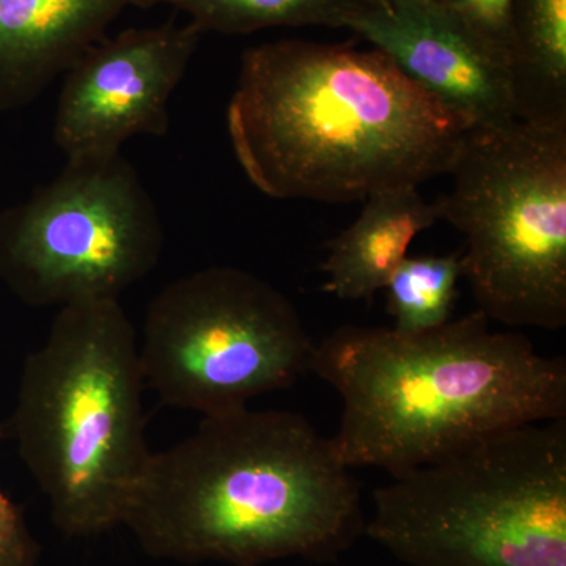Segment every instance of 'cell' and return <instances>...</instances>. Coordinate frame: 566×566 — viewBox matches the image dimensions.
Wrapping results in <instances>:
<instances>
[{"mask_svg": "<svg viewBox=\"0 0 566 566\" xmlns=\"http://www.w3.org/2000/svg\"><path fill=\"white\" fill-rule=\"evenodd\" d=\"M374 506L365 534L409 566H566V419L475 439Z\"/></svg>", "mask_w": 566, "mask_h": 566, "instance_id": "obj_5", "label": "cell"}, {"mask_svg": "<svg viewBox=\"0 0 566 566\" xmlns=\"http://www.w3.org/2000/svg\"><path fill=\"white\" fill-rule=\"evenodd\" d=\"M357 0H134L133 7L169 6L189 14L203 32L245 35L271 28H342Z\"/></svg>", "mask_w": 566, "mask_h": 566, "instance_id": "obj_14", "label": "cell"}, {"mask_svg": "<svg viewBox=\"0 0 566 566\" xmlns=\"http://www.w3.org/2000/svg\"><path fill=\"white\" fill-rule=\"evenodd\" d=\"M227 129L264 196L329 203L449 174L469 132L375 48L305 40L244 52Z\"/></svg>", "mask_w": 566, "mask_h": 566, "instance_id": "obj_1", "label": "cell"}, {"mask_svg": "<svg viewBox=\"0 0 566 566\" xmlns=\"http://www.w3.org/2000/svg\"><path fill=\"white\" fill-rule=\"evenodd\" d=\"M461 279V253L408 256L385 286L394 329L417 334L450 322Z\"/></svg>", "mask_w": 566, "mask_h": 566, "instance_id": "obj_15", "label": "cell"}, {"mask_svg": "<svg viewBox=\"0 0 566 566\" xmlns=\"http://www.w3.org/2000/svg\"><path fill=\"white\" fill-rule=\"evenodd\" d=\"M315 344L271 283L211 266L167 285L148 307L142 375L164 405L203 417L249 408L311 370Z\"/></svg>", "mask_w": 566, "mask_h": 566, "instance_id": "obj_7", "label": "cell"}, {"mask_svg": "<svg viewBox=\"0 0 566 566\" xmlns=\"http://www.w3.org/2000/svg\"><path fill=\"white\" fill-rule=\"evenodd\" d=\"M196 22L129 29L102 39L66 71L54 142L66 161L111 158L139 134L169 132V102L191 63Z\"/></svg>", "mask_w": 566, "mask_h": 566, "instance_id": "obj_9", "label": "cell"}, {"mask_svg": "<svg viewBox=\"0 0 566 566\" xmlns=\"http://www.w3.org/2000/svg\"><path fill=\"white\" fill-rule=\"evenodd\" d=\"M349 469L333 438L296 412L203 417L151 453L123 526L148 556L181 564L334 562L367 523Z\"/></svg>", "mask_w": 566, "mask_h": 566, "instance_id": "obj_2", "label": "cell"}, {"mask_svg": "<svg viewBox=\"0 0 566 566\" xmlns=\"http://www.w3.org/2000/svg\"><path fill=\"white\" fill-rule=\"evenodd\" d=\"M136 331L118 300L61 307L22 368L9 430L70 536L123 526L150 461Z\"/></svg>", "mask_w": 566, "mask_h": 566, "instance_id": "obj_4", "label": "cell"}, {"mask_svg": "<svg viewBox=\"0 0 566 566\" xmlns=\"http://www.w3.org/2000/svg\"><path fill=\"white\" fill-rule=\"evenodd\" d=\"M133 2L0 0V111L35 102Z\"/></svg>", "mask_w": 566, "mask_h": 566, "instance_id": "obj_11", "label": "cell"}, {"mask_svg": "<svg viewBox=\"0 0 566 566\" xmlns=\"http://www.w3.org/2000/svg\"><path fill=\"white\" fill-rule=\"evenodd\" d=\"M439 216L465 238L476 311L512 327L566 326V123L469 129Z\"/></svg>", "mask_w": 566, "mask_h": 566, "instance_id": "obj_6", "label": "cell"}, {"mask_svg": "<svg viewBox=\"0 0 566 566\" xmlns=\"http://www.w3.org/2000/svg\"><path fill=\"white\" fill-rule=\"evenodd\" d=\"M163 248L158 208L122 153L66 161L50 185L0 211V281L32 307L118 300Z\"/></svg>", "mask_w": 566, "mask_h": 566, "instance_id": "obj_8", "label": "cell"}, {"mask_svg": "<svg viewBox=\"0 0 566 566\" xmlns=\"http://www.w3.org/2000/svg\"><path fill=\"white\" fill-rule=\"evenodd\" d=\"M490 322L475 311L417 334L346 324L315 344L311 371L344 406L340 460L395 479L494 431L566 419L564 357Z\"/></svg>", "mask_w": 566, "mask_h": 566, "instance_id": "obj_3", "label": "cell"}, {"mask_svg": "<svg viewBox=\"0 0 566 566\" xmlns=\"http://www.w3.org/2000/svg\"><path fill=\"white\" fill-rule=\"evenodd\" d=\"M512 71V0H436Z\"/></svg>", "mask_w": 566, "mask_h": 566, "instance_id": "obj_16", "label": "cell"}, {"mask_svg": "<svg viewBox=\"0 0 566 566\" xmlns=\"http://www.w3.org/2000/svg\"><path fill=\"white\" fill-rule=\"evenodd\" d=\"M342 28L382 52L469 129L516 120L512 71L436 0H357Z\"/></svg>", "mask_w": 566, "mask_h": 566, "instance_id": "obj_10", "label": "cell"}, {"mask_svg": "<svg viewBox=\"0 0 566 566\" xmlns=\"http://www.w3.org/2000/svg\"><path fill=\"white\" fill-rule=\"evenodd\" d=\"M39 560L40 545L22 510L0 490V566H39Z\"/></svg>", "mask_w": 566, "mask_h": 566, "instance_id": "obj_17", "label": "cell"}, {"mask_svg": "<svg viewBox=\"0 0 566 566\" xmlns=\"http://www.w3.org/2000/svg\"><path fill=\"white\" fill-rule=\"evenodd\" d=\"M517 118L566 123V0H512Z\"/></svg>", "mask_w": 566, "mask_h": 566, "instance_id": "obj_13", "label": "cell"}, {"mask_svg": "<svg viewBox=\"0 0 566 566\" xmlns=\"http://www.w3.org/2000/svg\"><path fill=\"white\" fill-rule=\"evenodd\" d=\"M417 188L398 186L364 200L359 218L327 243L324 293L370 301L385 290L416 238L441 221L438 205L424 202Z\"/></svg>", "mask_w": 566, "mask_h": 566, "instance_id": "obj_12", "label": "cell"}]
</instances>
